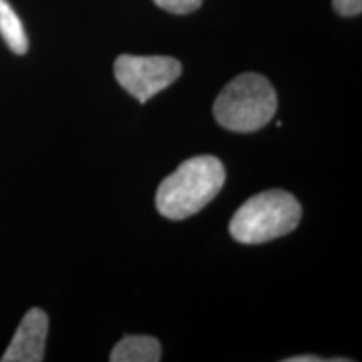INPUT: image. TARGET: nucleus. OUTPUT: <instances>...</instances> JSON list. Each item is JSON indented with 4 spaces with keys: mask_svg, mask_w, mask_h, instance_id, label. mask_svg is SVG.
<instances>
[{
    "mask_svg": "<svg viewBox=\"0 0 362 362\" xmlns=\"http://www.w3.org/2000/svg\"><path fill=\"white\" fill-rule=\"evenodd\" d=\"M0 35L7 47L17 56H24L29 49V39L22 21L7 0H0Z\"/></svg>",
    "mask_w": 362,
    "mask_h": 362,
    "instance_id": "nucleus-7",
    "label": "nucleus"
},
{
    "mask_svg": "<svg viewBox=\"0 0 362 362\" xmlns=\"http://www.w3.org/2000/svg\"><path fill=\"white\" fill-rule=\"evenodd\" d=\"M223 185L225 168L218 158H189L161 181L156 192V208L165 218H189L214 200Z\"/></svg>",
    "mask_w": 362,
    "mask_h": 362,
    "instance_id": "nucleus-1",
    "label": "nucleus"
},
{
    "mask_svg": "<svg viewBox=\"0 0 362 362\" xmlns=\"http://www.w3.org/2000/svg\"><path fill=\"white\" fill-rule=\"evenodd\" d=\"M302 218L297 198L284 189H269L248 198L230 221V235L240 243L257 245L293 232Z\"/></svg>",
    "mask_w": 362,
    "mask_h": 362,
    "instance_id": "nucleus-3",
    "label": "nucleus"
},
{
    "mask_svg": "<svg viewBox=\"0 0 362 362\" xmlns=\"http://www.w3.org/2000/svg\"><path fill=\"white\" fill-rule=\"evenodd\" d=\"M332 6L344 17H354L362 12V0H332Z\"/></svg>",
    "mask_w": 362,
    "mask_h": 362,
    "instance_id": "nucleus-9",
    "label": "nucleus"
},
{
    "mask_svg": "<svg viewBox=\"0 0 362 362\" xmlns=\"http://www.w3.org/2000/svg\"><path fill=\"white\" fill-rule=\"evenodd\" d=\"M163 11H168L176 16H185L200 8L203 0H153Z\"/></svg>",
    "mask_w": 362,
    "mask_h": 362,
    "instance_id": "nucleus-8",
    "label": "nucleus"
},
{
    "mask_svg": "<svg viewBox=\"0 0 362 362\" xmlns=\"http://www.w3.org/2000/svg\"><path fill=\"white\" fill-rule=\"evenodd\" d=\"M161 346L151 336H126L111 352V362H158Z\"/></svg>",
    "mask_w": 362,
    "mask_h": 362,
    "instance_id": "nucleus-6",
    "label": "nucleus"
},
{
    "mask_svg": "<svg viewBox=\"0 0 362 362\" xmlns=\"http://www.w3.org/2000/svg\"><path fill=\"white\" fill-rule=\"evenodd\" d=\"M49 319L40 309H30L22 319L11 346L4 352L2 362H40L44 361Z\"/></svg>",
    "mask_w": 362,
    "mask_h": 362,
    "instance_id": "nucleus-5",
    "label": "nucleus"
},
{
    "mask_svg": "<svg viewBox=\"0 0 362 362\" xmlns=\"http://www.w3.org/2000/svg\"><path fill=\"white\" fill-rule=\"evenodd\" d=\"M115 76L121 88L144 104L180 78L181 64L168 56L123 54L115 62Z\"/></svg>",
    "mask_w": 362,
    "mask_h": 362,
    "instance_id": "nucleus-4",
    "label": "nucleus"
},
{
    "mask_svg": "<svg viewBox=\"0 0 362 362\" xmlns=\"http://www.w3.org/2000/svg\"><path fill=\"white\" fill-rule=\"evenodd\" d=\"M277 112V93L264 76L245 72L230 81L214 104V115L221 128L235 133L259 131Z\"/></svg>",
    "mask_w": 362,
    "mask_h": 362,
    "instance_id": "nucleus-2",
    "label": "nucleus"
},
{
    "mask_svg": "<svg viewBox=\"0 0 362 362\" xmlns=\"http://www.w3.org/2000/svg\"><path fill=\"white\" fill-rule=\"evenodd\" d=\"M324 359L317 356H298V357H291V359H284V362H322Z\"/></svg>",
    "mask_w": 362,
    "mask_h": 362,
    "instance_id": "nucleus-10",
    "label": "nucleus"
}]
</instances>
